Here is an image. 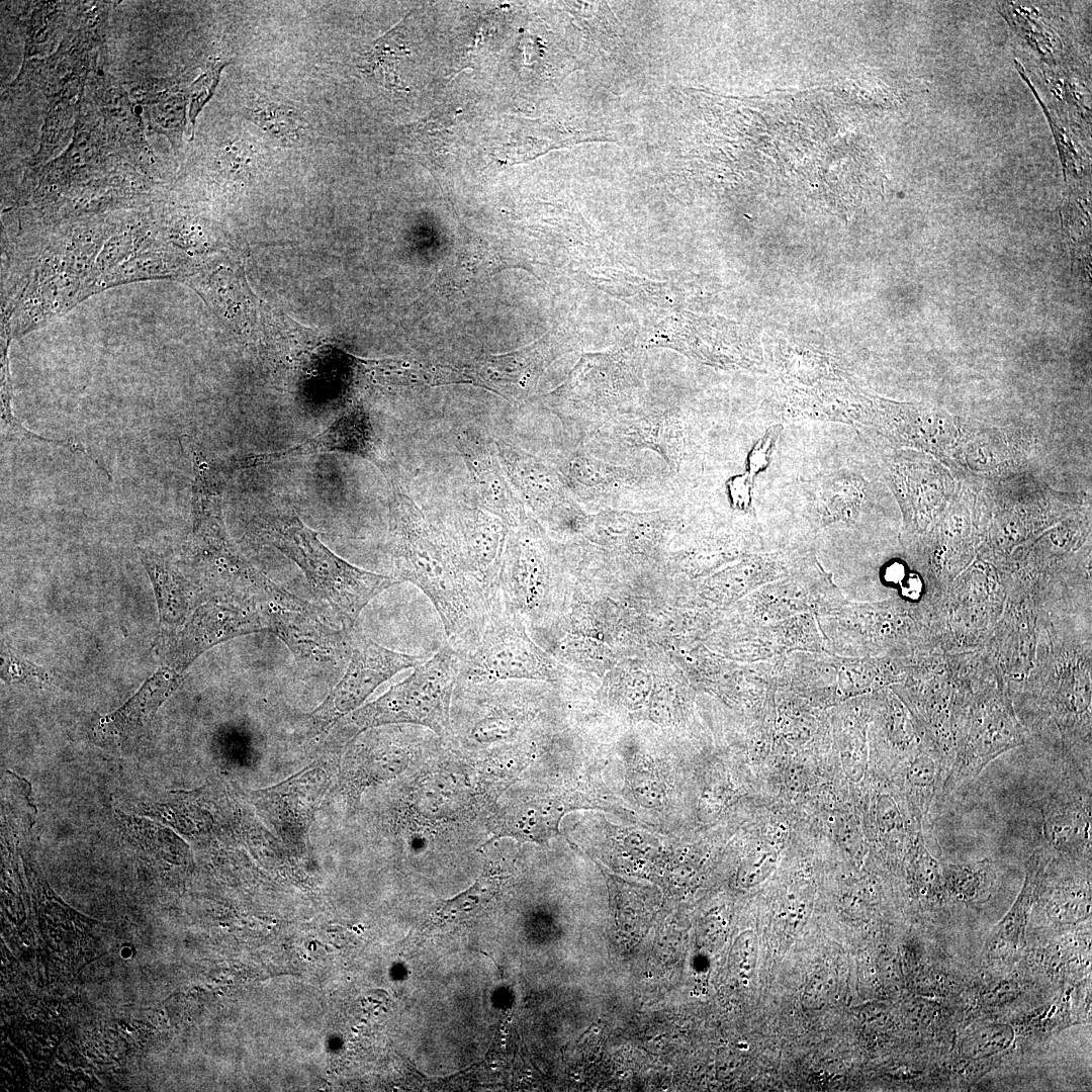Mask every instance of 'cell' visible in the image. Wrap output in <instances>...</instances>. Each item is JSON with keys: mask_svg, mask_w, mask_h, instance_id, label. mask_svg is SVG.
<instances>
[{"mask_svg": "<svg viewBox=\"0 0 1092 1092\" xmlns=\"http://www.w3.org/2000/svg\"><path fill=\"white\" fill-rule=\"evenodd\" d=\"M393 533L399 581L410 580L426 594L441 617L448 644L468 653L488 620L490 600L485 590L443 540L413 515L397 514Z\"/></svg>", "mask_w": 1092, "mask_h": 1092, "instance_id": "1", "label": "cell"}, {"mask_svg": "<svg viewBox=\"0 0 1092 1092\" xmlns=\"http://www.w3.org/2000/svg\"><path fill=\"white\" fill-rule=\"evenodd\" d=\"M259 528L269 542L303 569L313 588L330 603L345 629L355 627L359 613L371 599L399 581L358 568L338 557L294 513L265 516Z\"/></svg>", "mask_w": 1092, "mask_h": 1092, "instance_id": "2", "label": "cell"}, {"mask_svg": "<svg viewBox=\"0 0 1092 1092\" xmlns=\"http://www.w3.org/2000/svg\"><path fill=\"white\" fill-rule=\"evenodd\" d=\"M465 653L450 644L416 666L404 680L358 709L349 724L362 730L388 723H414L441 737L451 734V704Z\"/></svg>", "mask_w": 1092, "mask_h": 1092, "instance_id": "3", "label": "cell"}, {"mask_svg": "<svg viewBox=\"0 0 1092 1092\" xmlns=\"http://www.w3.org/2000/svg\"><path fill=\"white\" fill-rule=\"evenodd\" d=\"M192 485V529L187 542L191 564L219 582L253 583L269 589L231 542L222 517V491L230 474L221 464L195 452Z\"/></svg>", "mask_w": 1092, "mask_h": 1092, "instance_id": "4", "label": "cell"}, {"mask_svg": "<svg viewBox=\"0 0 1092 1092\" xmlns=\"http://www.w3.org/2000/svg\"><path fill=\"white\" fill-rule=\"evenodd\" d=\"M565 673L566 669L530 638L523 621L505 609L495 596L482 635L465 654L459 677L557 681Z\"/></svg>", "mask_w": 1092, "mask_h": 1092, "instance_id": "5", "label": "cell"}, {"mask_svg": "<svg viewBox=\"0 0 1092 1092\" xmlns=\"http://www.w3.org/2000/svg\"><path fill=\"white\" fill-rule=\"evenodd\" d=\"M560 594L546 551L530 538L515 539L498 573L496 596L503 607L526 629L544 632L555 622Z\"/></svg>", "mask_w": 1092, "mask_h": 1092, "instance_id": "6", "label": "cell"}, {"mask_svg": "<svg viewBox=\"0 0 1092 1092\" xmlns=\"http://www.w3.org/2000/svg\"><path fill=\"white\" fill-rule=\"evenodd\" d=\"M351 644V658L345 675L312 713L313 723L321 729L356 709L378 686L396 672L426 661L424 656L385 648L356 628L352 631Z\"/></svg>", "mask_w": 1092, "mask_h": 1092, "instance_id": "7", "label": "cell"}, {"mask_svg": "<svg viewBox=\"0 0 1092 1092\" xmlns=\"http://www.w3.org/2000/svg\"><path fill=\"white\" fill-rule=\"evenodd\" d=\"M1042 836L1050 851L1062 856L1091 859V789L1082 788L1066 774L1039 802Z\"/></svg>", "mask_w": 1092, "mask_h": 1092, "instance_id": "8", "label": "cell"}, {"mask_svg": "<svg viewBox=\"0 0 1092 1092\" xmlns=\"http://www.w3.org/2000/svg\"><path fill=\"white\" fill-rule=\"evenodd\" d=\"M328 452L355 454L379 464L376 435L370 418L361 407L343 414L325 431L307 441L270 453L248 454L230 462L235 471L267 465L285 458Z\"/></svg>", "mask_w": 1092, "mask_h": 1092, "instance_id": "9", "label": "cell"}, {"mask_svg": "<svg viewBox=\"0 0 1092 1092\" xmlns=\"http://www.w3.org/2000/svg\"><path fill=\"white\" fill-rule=\"evenodd\" d=\"M258 620L247 618L235 607L209 603L199 607L174 639L166 663L180 672L202 652L214 644L247 629H253Z\"/></svg>", "mask_w": 1092, "mask_h": 1092, "instance_id": "10", "label": "cell"}, {"mask_svg": "<svg viewBox=\"0 0 1092 1092\" xmlns=\"http://www.w3.org/2000/svg\"><path fill=\"white\" fill-rule=\"evenodd\" d=\"M183 673L164 663L140 690L114 712L100 718L95 733L114 741H125L142 734L163 703L180 685Z\"/></svg>", "mask_w": 1092, "mask_h": 1092, "instance_id": "11", "label": "cell"}, {"mask_svg": "<svg viewBox=\"0 0 1092 1092\" xmlns=\"http://www.w3.org/2000/svg\"><path fill=\"white\" fill-rule=\"evenodd\" d=\"M608 425L616 443L631 449L652 450L673 469H678L686 457V425L674 414L664 412L617 418Z\"/></svg>", "mask_w": 1092, "mask_h": 1092, "instance_id": "12", "label": "cell"}, {"mask_svg": "<svg viewBox=\"0 0 1092 1092\" xmlns=\"http://www.w3.org/2000/svg\"><path fill=\"white\" fill-rule=\"evenodd\" d=\"M139 552L153 584L161 629L166 634L175 632L193 604V588L165 558L151 551Z\"/></svg>", "mask_w": 1092, "mask_h": 1092, "instance_id": "13", "label": "cell"}, {"mask_svg": "<svg viewBox=\"0 0 1092 1092\" xmlns=\"http://www.w3.org/2000/svg\"><path fill=\"white\" fill-rule=\"evenodd\" d=\"M942 781L940 758L931 745L921 747L904 764L905 803L911 817L921 822L928 815Z\"/></svg>", "mask_w": 1092, "mask_h": 1092, "instance_id": "14", "label": "cell"}, {"mask_svg": "<svg viewBox=\"0 0 1092 1092\" xmlns=\"http://www.w3.org/2000/svg\"><path fill=\"white\" fill-rule=\"evenodd\" d=\"M943 889L946 894L962 902H976L990 895L996 874L994 861L984 858L967 863L941 866Z\"/></svg>", "mask_w": 1092, "mask_h": 1092, "instance_id": "15", "label": "cell"}, {"mask_svg": "<svg viewBox=\"0 0 1092 1092\" xmlns=\"http://www.w3.org/2000/svg\"><path fill=\"white\" fill-rule=\"evenodd\" d=\"M500 885V875L483 874L469 889L439 906L424 927L455 923L473 916L494 898Z\"/></svg>", "mask_w": 1092, "mask_h": 1092, "instance_id": "16", "label": "cell"}, {"mask_svg": "<svg viewBox=\"0 0 1092 1092\" xmlns=\"http://www.w3.org/2000/svg\"><path fill=\"white\" fill-rule=\"evenodd\" d=\"M813 502L825 519L849 518L863 502L862 483L857 477L845 472L833 474L819 485Z\"/></svg>", "mask_w": 1092, "mask_h": 1092, "instance_id": "17", "label": "cell"}, {"mask_svg": "<svg viewBox=\"0 0 1092 1092\" xmlns=\"http://www.w3.org/2000/svg\"><path fill=\"white\" fill-rule=\"evenodd\" d=\"M571 473L583 488L597 494L613 492L639 480L636 471L608 464L593 456L575 458L571 464Z\"/></svg>", "mask_w": 1092, "mask_h": 1092, "instance_id": "18", "label": "cell"}, {"mask_svg": "<svg viewBox=\"0 0 1092 1092\" xmlns=\"http://www.w3.org/2000/svg\"><path fill=\"white\" fill-rule=\"evenodd\" d=\"M186 98L180 92H162L148 103L147 114L151 127L167 135L178 148L185 126Z\"/></svg>", "mask_w": 1092, "mask_h": 1092, "instance_id": "19", "label": "cell"}, {"mask_svg": "<svg viewBox=\"0 0 1092 1092\" xmlns=\"http://www.w3.org/2000/svg\"><path fill=\"white\" fill-rule=\"evenodd\" d=\"M396 29H392L378 38L373 48L364 56V69L374 75L388 87L399 85L395 73V64L406 53L398 40Z\"/></svg>", "mask_w": 1092, "mask_h": 1092, "instance_id": "20", "label": "cell"}, {"mask_svg": "<svg viewBox=\"0 0 1092 1092\" xmlns=\"http://www.w3.org/2000/svg\"><path fill=\"white\" fill-rule=\"evenodd\" d=\"M1046 912L1060 919H1076L1090 912V886L1087 881L1064 883L1053 888L1046 897Z\"/></svg>", "mask_w": 1092, "mask_h": 1092, "instance_id": "21", "label": "cell"}, {"mask_svg": "<svg viewBox=\"0 0 1092 1092\" xmlns=\"http://www.w3.org/2000/svg\"><path fill=\"white\" fill-rule=\"evenodd\" d=\"M1 677L11 684L50 681L49 673L44 669L22 659L7 647L1 649Z\"/></svg>", "mask_w": 1092, "mask_h": 1092, "instance_id": "22", "label": "cell"}, {"mask_svg": "<svg viewBox=\"0 0 1092 1092\" xmlns=\"http://www.w3.org/2000/svg\"><path fill=\"white\" fill-rule=\"evenodd\" d=\"M223 67V63L215 62L191 85L189 118L192 125V131L198 113L215 90L219 74Z\"/></svg>", "mask_w": 1092, "mask_h": 1092, "instance_id": "23", "label": "cell"}, {"mask_svg": "<svg viewBox=\"0 0 1092 1092\" xmlns=\"http://www.w3.org/2000/svg\"><path fill=\"white\" fill-rule=\"evenodd\" d=\"M782 430L783 427L780 424L770 427L749 451L746 460V473L751 477L754 478L769 465L771 453Z\"/></svg>", "mask_w": 1092, "mask_h": 1092, "instance_id": "24", "label": "cell"}, {"mask_svg": "<svg viewBox=\"0 0 1092 1092\" xmlns=\"http://www.w3.org/2000/svg\"><path fill=\"white\" fill-rule=\"evenodd\" d=\"M753 479L745 472L728 480L727 489L734 508L741 511H747L751 508Z\"/></svg>", "mask_w": 1092, "mask_h": 1092, "instance_id": "25", "label": "cell"}, {"mask_svg": "<svg viewBox=\"0 0 1092 1092\" xmlns=\"http://www.w3.org/2000/svg\"><path fill=\"white\" fill-rule=\"evenodd\" d=\"M737 965L743 976L751 973L756 961V939L752 932H745L737 940Z\"/></svg>", "mask_w": 1092, "mask_h": 1092, "instance_id": "26", "label": "cell"}, {"mask_svg": "<svg viewBox=\"0 0 1092 1092\" xmlns=\"http://www.w3.org/2000/svg\"><path fill=\"white\" fill-rule=\"evenodd\" d=\"M811 991L808 993L815 998H822L824 994H827V976L819 975L815 983H811Z\"/></svg>", "mask_w": 1092, "mask_h": 1092, "instance_id": "27", "label": "cell"}]
</instances>
